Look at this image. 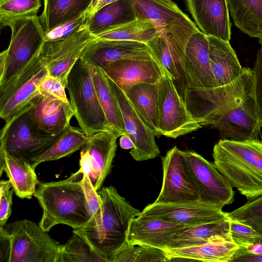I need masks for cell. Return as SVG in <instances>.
Listing matches in <instances>:
<instances>
[{
  "instance_id": "cell-1",
  "label": "cell",
  "mask_w": 262,
  "mask_h": 262,
  "mask_svg": "<svg viewBox=\"0 0 262 262\" xmlns=\"http://www.w3.org/2000/svg\"><path fill=\"white\" fill-rule=\"evenodd\" d=\"M102 202L100 217L73 233L82 237L104 262H111L113 255L127 242L131 220L140 212L132 206L113 186L97 191Z\"/></svg>"
},
{
  "instance_id": "cell-2",
  "label": "cell",
  "mask_w": 262,
  "mask_h": 262,
  "mask_svg": "<svg viewBox=\"0 0 262 262\" xmlns=\"http://www.w3.org/2000/svg\"><path fill=\"white\" fill-rule=\"evenodd\" d=\"M75 172L63 180L39 182L34 196L43 211L39 226L48 232L54 226L62 224L77 229L90 220L82 178Z\"/></svg>"
},
{
  "instance_id": "cell-3",
  "label": "cell",
  "mask_w": 262,
  "mask_h": 262,
  "mask_svg": "<svg viewBox=\"0 0 262 262\" xmlns=\"http://www.w3.org/2000/svg\"><path fill=\"white\" fill-rule=\"evenodd\" d=\"M212 157L219 172L247 199L262 194V140L222 139Z\"/></svg>"
},
{
  "instance_id": "cell-4",
  "label": "cell",
  "mask_w": 262,
  "mask_h": 262,
  "mask_svg": "<svg viewBox=\"0 0 262 262\" xmlns=\"http://www.w3.org/2000/svg\"><path fill=\"white\" fill-rule=\"evenodd\" d=\"M1 262H56L59 243L24 219L0 227Z\"/></svg>"
},
{
  "instance_id": "cell-5",
  "label": "cell",
  "mask_w": 262,
  "mask_h": 262,
  "mask_svg": "<svg viewBox=\"0 0 262 262\" xmlns=\"http://www.w3.org/2000/svg\"><path fill=\"white\" fill-rule=\"evenodd\" d=\"M66 89L80 128L88 136L114 130L108 122L94 85L91 67L79 58L68 77Z\"/></svg>"
},
{
  "instance_id": "cell-6",
  "label": "cell",
  "mask_w": 262,
  "mask_h": 262,
  "mask_svg": "<svg viewBox=\"0 0 262 262\" xmlns=\"http://www.w3.org/2000/svg\"><path fill=\"white\" fill-rule=\"evenodd\" d=\"M138 19L157 26L172 54L183 51L191 35L200 31L172 0H130Z\"/></svg>"
},
{
  "instance_id": "cell-7",
  "label": "cell",
  "mask_w": 262,
  "mask_h": 262,
  "mask_svg": "<svg viewBox=\"0 0 262 262\" xmlns=\"http://www.w3.org/2000/svg\"><path fill=\"white\" fill-rule=\"evenodd\" d=\"M11 38L6 49L0 85L6 83L20 72L36 56L45 42V31L38 16L16 20L9 26Z\"/></svg>"
},
{
  "instance_id": "cell-8",
  "label": "cell",
  "mask_w": 262,
  "mask_h": 262,
  "mask_svg": "<svg viewBox=\"0 0 262 262\" xmlns=\"http://www.w3.org/2000/svg\"><path fill=\"white\" fill-rule=\"evenodd\" d=\"M28 106L5 123L1 132L0 148L30 161L51 146L62 134L53 135L41 130L29 115Z\"/></svg>"
},
{
  "instance_id": "cell-9",
  "label": "cell",
  "mask_w": 262,
  "mask_h": 262,
  "mask_svg": "<svg viewBox=\"0 0 262 262\" xmlns=\"http://www.w3.org/2000/svg\"><path fill=\"white\" fill-rule=\"evenodd\" d=\"M158 89V135L177 138L203 127L187 108L165 69Z\"/></svg>"
},
{
  "instance_id": "cell-10",
  "label": "cell",
  "mask_w": 262,
  "mask_h": 262,
  "mask_svg": "<svg viewBox=\"0 0 262 262\" xmlns=\"http://www.w3.org/2000/svg\"><path fill=\"white\" fill-rule=\"evenodd\" d=\"M186 171L195 187L199 201L220 208L234 200L233 186L214 163L193 151H182Z\"/></svg>"
},
{
  "instance_id": "cell-11",
  "label": "cell",
  "mask_w": 262,
  "mask_h": 262,
  "mask_svg": "<svg viewBox=\"0 0 262 262\" xmlns=\"http://www.w3.org/2000/svg\"><path fill=\"white\" fill-rule=\"evenodd\" d=\"M48 74L39 53L15 77L0 85V117L5 123L27 107L39 95L38 85Z\"/></svg>"
},
{
  "instance_id": "cell-12",
  "label": "cell",
  "mask_w": 262,
  "mask_h": 262,
  "mask_svg": "<svg viewBox=\"0 0 262 262\" xmlns=\"http://www.w3.org/2000/svg\"><path fill=\"white\" fill-rule=\"evenodd\" d=\"M88 21L64 39L45 41L40 51L48 74L59 80L66 89L70 71L85 47L95 38L89 30Z\"/></svg>"
},
{
  "instance_id": "cell-13",
  "label": "cell",
  "mask_w": 262,
  "mask_h": 262,
  "mask_svg": "<svg viewBox=\"0 0 262 262\" xmlns=\"http://www.w3.org/2000/svg\"><path fill=\"white\" fill-rule=\"evenodd\" d=\"M163 183L155 203H182L199 201L198 193L185 167L182 151L174 146L162 158Z\"/></svg>"
},
{
  "instance_id": "cell-14",
  "label": "cell",
  "mask_w": 262,
  "mask_h": 262,
  "mask_svg": "<svg viewBox=\"0 0 262 262\" xmlns=\"http://www.w3.org/2000/svg\"><path fill=\"white\" fill-rule=\"evenodd\" d=\"M101 69L125 93L139 84L157 83L164 70L151 53L120 59Z\"/></svg>"
},
{
  "instance_id": "cell-15",
  "label": "cell",
  "mask_w": 262,
  "mask_h": 262,
  "mask_svg": "<svg viewBox=\"0 0 262 262\" xmlns=\"http://www.w3.org/2000/svg\"><path fill=\"white\" fill-rule=\"evenodd\" d=\"M139 216H150L187 227L228 219L227 212L214 205L199 201L182 203L149 204Z\"/></svg>"
},
{
  "instance_id": "cell-16",
  "label": "cell",
  "mask_w": 262,
  "mask_h": 262,
  "mask_svg": "<svg viewBox=\"0 0 262 262\" xmlns=\"http://www.w3.org/2000/svg\"><path fill=\"white\" fill-rule=\"evenodd\" d=\"M108 80L121 107L126 135L131 139L134 145L130 154L136 161L155 158L159 155L160 150L155 141V132L141 118L125 93L113 81Z\"/></svg>"
},
{
  "instance_id": "cell-17",
  "label": "cell",
  "mask_w": 262,
  "mask_h": 262,
  "mask_svg": "<svg viewBox=\"0 0 262 262\" xmlns=\"http://www.w3.org/2000/svg\"><path fill=\"white\" fill-rule=\"evenodd\" d=\"M210 126L217 129L223 139L235 141L259 139L262 127L254 100L251 95Z\"/></svg>"
},
{
  "instance_id": "cell-18",
  "label": "cell",
  "mask_w": 262,
  "mask_h": 262,
  "mask_svg": "<svg viewBox=\"0 0 262 262\" xmlns=\"http://www.w3.org/2000/svg\"><path fill=\"white\" fill-rule=\"evenodd\" d=\"M186 3L202 33L230 41L231 23L226 0H186Z\"/></svg>"
},
{
  "instance_id": "cell-19",
  "label": "cell",
  "mask_w": 262,
  "mask_h": 262,
  "mask_svg": "<svg viewBox=\"0 0 262 262\" xmlns=\"http://www.w3.org/2000/svg\"><path fill=\"white\" fill-rule=\"evenodd\" d=\"M187 226L150 216H137L129 224L127 242L161 249L168 248L173 235Z\"/></svg>"
},
{
  "instance_id": "cell-20",
  "label": "cell",
  "mask_w": 262,
  "mask_h": 262,
  "mask_svg": "<svg viewBox=\"0 0 262 262\" xmlns=\"http://www.w3.org/2000/svg\"><path fill=\"white\" fill-rule=\"evenodd\" d=\"M149 53L150 49L144 42L95 38L85 47L80 58L90 66L101 69L120 59Z\"/></svg>"
},
{
  "instance_id": "cell-21",
  "label": "cell",
  "mask_w": 262,
  "mask_h": 262,
  "mask_svg": "<svg viewBox=\"0 0 262 262\" xmlns=\"http://www.w3.org/2000/svg\"><path fill=\"white\" fill-rule=\"evenodd\" d=\"M28 113L41 130L53 135L61 134L74 116L70 103L40 94L31 101Z\"/></svg>"
},
{
  "instance_id": "cell-22",
  "label": "cell",
  "mask_w": 262,
  "mask_h": 262,
  "mask_svg": "<svg viewBox=\"0 0 262 262\" xmlns=\"http://www.w3.org/2000/svg\"><path fill=\"white\" fill-rule=\"evenodd\" d=\"M121 135L114 130L101 131L88 136L82 147L92 164L89 177L96 191L101 189L109 174L117 147V139Z\"/></svg>"
},
{
  "instance_id": "cell-23",
  "label": "cell",
  "mask_w": 262,
  "mask_h": 262,
  "mask_svg": "<svg viewBox=\"0 0 262 262\" xmlns=\"http://www.w3.org/2000/svg\"><path fill=\"white\" fill-rule=\"evenodd\" d=\"M3 171L17 196L30 199L34 195L38 181L29 161L0 148V176Z\"/></svg>"
},
{
  "instance_id": "cell-24",
  "label": "cell",
  "mask_w": 262,
  "mask_h": 262,
  "mask_svg": "<svg viewBox=\"0 0 262 262\" xmlns=\"http://www.w3.org/2000/svg\"><path fill=\"white\" fill-rule=\"evenodd\" d=\"M209 56L211 69L217 86L227 84L243 72L234 50L229 41L207 36Z\"/></svg>"
},
{
  "instance_id": "cell-25",
  "label": "cell",
  "mask_w": 262,
  "mask_h": 262,
  "mask_svg": "<svg viewBox=\"0 0 262 262\" xmlns=\"http://www.w3.org/2000/svg\"><path fill=\"white\" fill-rule=\"evenodd\" d=\"M239 247L233 241L221 239L200 246L164 249L170 261L180 259L211 262H232Z\"/></svg>"
},
{
  "instance_id": "cell-26",
  "label": "cell",
  "mask_w": 262,
  "mask_h": 262,
  "mask_svg": "<svg viewBox=\"0 0 262 262\" xmlns=\"http://www.w3.org/2000/svg\"><path fill=\"white\" fill-rule=\"evenodd\" d=\"M229 219L186 227L173 235L168 248L197 246L221 239L232 241Z\"/></svg>"
},
{
  "instance_id": "cell-27",
  "label": "cell",
  "mask_w": 262,
  "mask_h": 262,
  "mask_svg": "<svg viewBox=\"0 0 262 262\" xmlns=\"http://www.w3.org/2000/svg\"><path fill=\"white\" fill-rule=\"evenodd\" d=\"M136 19L130 1L118 0L91 15L88 21L89 30L96 36Z\"/></svg>"
},
{
  "instance_id": "cell-28",
  "label": "cell",
  "mask_w": 262,
  "mask_h": 262,
  "mask_svg": "<svg viewBox=\"0 0 262 262\" xmlns=\"http://www.w3.org/2000/svg\"><path fill=\"white\" fill-rule=\"evenodd\" d=\"M92 0H43L39 17L45 32L89 10Z\"/></svg>"
},
{
  "instance_id": "cell-29",
  "label": "cell",
  "mask_w": 262,
  "mask_h": 262,
  "mask_svg": "<svg viewBox=\"0 0 262 262\" xmlns=\"http://www.w3.org/2000/svg\"><path fill=\"white\" fill-rule=\"evenodd\" d=\"M90 67L95 89L108 122L114 130L121 135H126L121 107L108 78L100 68Z\"/></svg>"
},
{
  "instance_id": "cell-30",
  "label": "cell",
  "mask_w": 262,
  "mask_h": 262,
  "mask_svg": "<svg viewBox=\"0 0 262 262\" xmlns=\"http://www.w3.org/2000/svg\"><path fill=\"white\" fill-rule=\"evenodd\" d=\"M229 14L244 33L262 38V0H226Z\"/></svg>"
},
{
  "instance_id": "cell-31",
  "label": "cell",
  "mask_w": 262,
  "mask_h": 262,
  "mask_svg": "<svg viewBox=\"0 0 262 262\" xmlns=\"http://www.w3.org/2000/svg\"><path fill=\"white\" fill-rule=\"evenodd\" d=\"M158 83H141L125 93L127 98L146 123L158 136L157 123Z\"/></svg>"
},
{
  "instance_id": "cell-32",
  "label": "cell",
  "mask_w": 262,
  "mask_h": 262,
  "mask_svg": "<svg viewBox=\"0 0 262 262\" xmlns=\"http://www.w3.org/2000/svg\"><path fill=\"white\" fill-rule=\"evenodd\" d=\"M88 139V136L80 128L70 124L57 141L42 154L32 158L30 162L35 169L42 162L55 161L69 156L81 149Z\"/></svg>"
},
{
  "instance_id": "cell-33",
  "label": "cell",
  "mask_w": 262,
  "mask_h": 262,
  "mask_svg": "<svg viewBox=\"0 0 262 262\" xmlns=\"http://www.w3.org/2000/svg\"><path fill=\"white\" fill-rule=\"evenodd\" d=\"M161 34L156 25L149 20L136 19L95 36L104 40H131L146 43Z\"/></svg>"
},
{
  "instance_id": "cell-34",
  "label": "cell",
  "mask_w": 262,
  "mask_h": 262,
  "mask_svg": "<svg viewBox=\"0 0 262 262\" xmlns=\"http://www.w3.org/2000/svg\"><path fill=\"white\" fill-rule=\"evenodd\" d=\"M56 262H104L89 243L73 233L64 244L60 245Z\"/></svg>"
},
{
  "instance_id": "cell-35",
  "label": "cell",
  "mask_w": 262,
  "mask_h": 262,
  "mask_svg": "<svg viewBox=\"0 0 262 262\" xmlns=\"http://www.w3.org/2000/svg\"><path fill=\"white\" fill-rule=\"evenodd\" d=\"M40 0H0L1 29L14 21L37 16Z\"/></svg>"
},
{
  "instance_id": "cell-36",
  "label": "cell",
  "mask_w": 262,
  "mask_h": 262,
  "mask_svg": "<svg viewBox=\"0 0 262 262\" xmlns=\"http://www.w3.org/2000/svg\"><path fill=\"white\" fill-rule=\"evenodd\" d=\"M227 214L230 219L250 226L262 235V194L248 199L244 205Z\"/></svg>"
},
{
  "instance_id": "cell-37",
  "label": "cell",
  "mask_w": 262,
  "mask_h": 262,
  "mask_svg": "<svg viewBox=\"0 0 262 262\" xmlns=\"http://www.w3.org/2000/svg\"><path fill=\"white\" fill-rule=\"evenodd\" d=\"M146 44L159 63L170 74L174 84L176 83L179 76L174 60L169 46L161 34L149 40Z\"/></svg>"
},
{
  "instance_id": "cell-38",
  "label": "cell",
  "mask_w": 262,
  "mask_h": 262,
  "mask_svg": "<svg viewBox=\"0 0 262 262\" xmlns=\"http://www.w3.org/2000/svg\"><path fill=\"white\" fill-rule=\"evenodd\" d=\"M232 241L239 247H247L262 241V235L250 226L230 218Z\"/></svg>"
},
{
  "instance_id": "cell-39",
  "label": "cell",
  "mask_w": 262,
  "mask_h": 262,
  "mask_svg": "<svg viewBox=\"0 0 262 262\" xmlns=\"http://www.w3.org/2000/svg\"><path fill=\"white\" fill-rule=\"evenodd\" d=\"M259 43L260 47L257 52L253 69V75L250 95L254 100L262 126V38L259 39Z\"/></svg>"
},
{
  "instance_id": "cell-40",
  "label": "cell",
  "mask_w": 262,
  "mask_h": 262,
  "mask_svg": "<svg viewBox=\"0 0 262 262\" xmlns=\"http://www.w3.org/2000/svg\"><path fill=\"white\" fill-rule=\"evenodd\" d=\"M157 261H169L164 250L145 245H131L130 262Z\"/></svg>"
},
{
  "instance_id": "cell-41",
  "label": "cell",
  "mask_w": 262,
  "mask_h": 262,
  "mask_svg": "<svg viewBox=\"0 0 262 262\" xmlns=\"http://www.w3.org/2000/svg\"><path fill=\"white\" fill-rule=\"evenodd\" d=\"M91 15V12L90 10H88L80 16L65 22L52 30L45 32V41L60 40L67 37L81 25L86 23L90 19Z\"/></svg>"
},
{
  "instance_id": "cell-42",
  "label": "cell",
  "mask_w": 262,
  "mask_h": 262,
  "mask_svg": "<svg viewBox=\"0 0 262 262\" xmlns=\"http://www.w3.org/2000/svg\"><path fill=\"white\" fill-rule=\"evenodd\" d=\"M81 181L86 198L88 210L91 216L90 221H96L100 217L102 213L100 196L88 175L83 173Z\"/></svg>"
},
{
  "instance_id": "cell-43",
  "label": "cell",
  "mask_w": 262,
  "mask_h": 262,
  "mask_svg": "<svg viewBox=\"0 0 262 262\" xmlns=\"http://www.w3.org/2000/svg\"><path fill=\"white\" fill-rule=\"evenodd\" d=\"M66 86L56 77L48 74L40 82L37 90L39 94L70 103L65 92Z\"/></svg>"
},
{
  "instance_id": "cell-44",
  "label": "cell",
  "mask_w": 262,
  "mask_h": 262,
  "mask_svg": "<svg viewBox=\"0 0 262 262\" xmlns=\"http://www.w3.org/2000/svg\"><path fill=\"white\" fill-rule=\"evenodd\" d=\"M10 180L0 181V227H3L11 214L14 192Z\"/></svg>"
},
{
  "instance_id": "cell-45",
  "label": "cell",
  "mask_w": 262,
  "mask_h": 262,
  "mask_svg": "<svg viewBox=\"0 0 262 262\" xmlns=\"http://www.w3.org/2000/svg\"><path fill=\"white\" fill-rule=\"evenodd\" d=\"M117 1L118 0H92L89 9L91 12V14H93L97 11L103 7L104 6L115 2Z\"/></svg>"
},
{
  "instance_id": "cell-46",
  "label": "cell",
  "mask_w": 262,
  "mask_h": 262,
  "mask_svg": "<svg viewBox=\"0 0 262 262\" xmlns=\"http://www.w3.org/2000/svg\"><path fill=\"white\" fill-rule=\"evenodd\" d=\"M120 137L119 144L122 148L128 149H132L134 147V143L128 136L122 135Z\"/></svg>"
},
{
  "instance_id": "cell-47",
  "label": "cell",
  "mask_w": 262,
  "mask_h": 262,
  "mask_svg": "<svg viewBox=\"0 0 262 262\" xmlns=\"http://www.w3.org/2000/svg\"></svg>"
}]
</instances>
